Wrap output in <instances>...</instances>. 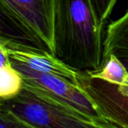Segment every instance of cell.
I'll use <instances>...</instances> for the list:
<instances>
[{
    "mask_svg": "<svg viewBox=\"0 0 128 128\" xmlns=\"http://www.w3.org/2000/svg\"><path fill=\"white\" fill-rule=\"evenodd\" d=\"M7 52L10 61L24 65L33 71L58 75L78 85V71L69 68L50 52L33 49L19 43L8 46Z\"/></svg>",
    "mask_w": 128,
    "mask_h": 128,
    "instance_id": "8992f818",
    "label": "cell"
},
{
    "mask_svg": "<svg viewBox=\"0 0 128 128\" xmlns=\"http://www.w3.org/2000/svg\"><path fill=\"white\" fill-rule=\"evenodd\" d=\"M0 103H1V99H0Z\"/></svg>",
    "mask_w": 128,
    "mask_h": 128,
    "instance_id": "4fadbf2b",
    "label": "cell"
},
{
    "mask_svg": "<svg viewBox=\"0 0 128 128\" xmlns=\"http://www.w3.org/2000/svg\"><path fill=\"white\" fill-rule=\"evenodd\" d=\"M56 0H0L4 9L53 54Z\"/></svg>",
    "mask_w": 128,
    "mask_h": 128,
    "instance_id": "5b68a950",
    "label": "cell"
},
{
    "mask_svg": "<svg viewBox=\"0 0 128 128\" xmlns=\"http://www.w3.org/2000/svg\"><path fill=\"white\" fill-rule=\"evenodd\" d=\"M92 1L98 21L103 26H104L118 0H92Z\"/></svg>",
    "mask_w": 128,
    "mask_h": 128,
    "instance_id": "30bf717a",
    "label": "cell"
},
{
    "mask_svg": "<svg viewBox=\"0 0 128 128\" xmlns=\"http://www.w3.org/2000/svg\"><path fill=\"white\" fill-rule=\"evenodd\" d=\"M0 128H36L0 108Z\"/></svg>",
    "mask_w": 128,
    "mask_h": 128,
    "instance_id": "8fae6325",
    "label": "cell"
},
{
    "mask_svg": "<svg viewBox=\"0 0 128 128\" xmlns=\"http://www.w3.org/2000/svg\"><path fill=\"white\" fill-rule=\"evenodd\" d=\"M0 108L36 128H100L63 104L24 88L17 97L1 100Z\"/></svg>",
    "mask_w": 128,
    "mask_h": 128,
    "instance_id": "7a4b0ae2",
    "label": "cell"
},
{
    "mask_svg": "<svg viewBox=\"0 0 128 128\" xmlns=\"http://www.w3.org/2000/svg\"><path fill=\"white\" fill-rule=\"evenodd\" d=\"M112 55L128 73V9L106 27L103 42V56Z\"/></svg>",
    "mask_w": 128,
    "mask_h": 128,
    "instance_id": "52a82bcc",
    "label": "cell"
},
{
    "mask_svg": "<svg viewBox=\"0 0 128 128\" xmlns=\"http://www.w3.org/2000/svg\"><path fill=\"white\" fill-rule=\"evenodd\" d=\"M10 62L24 77V89L63 104L89 118L100 128L106 123L98 114L94 104L76 84L58 75L33 71L28 67L13 61Z\"/></svg>",
    "mask_w": 128,
    "mask_h": 128,
    "instance_id": "3957f363",
    "label": "cell"
},
{
    "mask_svg": "<svg viewBox=\"0 0 128 128\" xmlns=\"http://www.w3.org/2000/svg\"><path fill=\"white\" fill-rule=\"evenodd\" d=\"M103 28L92 0H56L53 55L76 71L98 69Z\"/></svg>",
    "mask_w": 128,
    "mask_h": 128,
    "instance_id": "6da1fadb",
    "label": "cell"
},
{
    "mask_svg": "<svg viewBox=\"0 0 128 128\" xmlns=\"http://www.w3.org/2000/svg\"><path fill=\"white\" fill-rule=\"evenodd\" d=\"M0 36L33 49L46 50V48L34 38L7 12L0 4ZM49 52V51H48Z\"/></svg>",
    "mask_w": 128,
    "mask_h": 128,
    "instance_id": "ba28073f",
    "label": "cell"
},
{
    "mask_svg": "<svg viewBox=\"0 0 128 128\" xmlns=\"http://www.w3.org/2000/svg\"><path fill=\"white\" fill-rule=\"evenodd\" d=\"M104 128H117V127L113 126V125H111V124H109V123H108V125H106V127H104Z\"/></svg>",
    "mask_w": 128,
    "mask_h": 128,
    "instance_id": "7c38bea8",
    "label": "cell"
},
{
    "mask_svg": "<svg viewBox=\"0 0 128 128\" xmlns=\"http://www.w3.org/2000/svg\"><path fill=\"white\" fill-rule=\"evenodd\" d=\"M24 86V77L9 61L0 68V99L7 100L17 97Z\"/></svg>",
    "mask_w": 128,
    "mask_h": 128,
    "instance_id": "9c48e42d",
    "label": "cell"
},
{
    "mask_svg": "<svg viewBox=\"0 0 128 128\" xmlns=\"http://www.w3.org/2000/svg\"><path fill=\"white\" fill-rule=\"evenodd\" d=\"M77 84L96 107L102 119L128 128V84H116L78 71Z\"/></svg>",
    "mask_w": 128,
    "mask_h": 128,
    "instance_id": "277c9868",
    "label": "cell"
}]
</instances>
